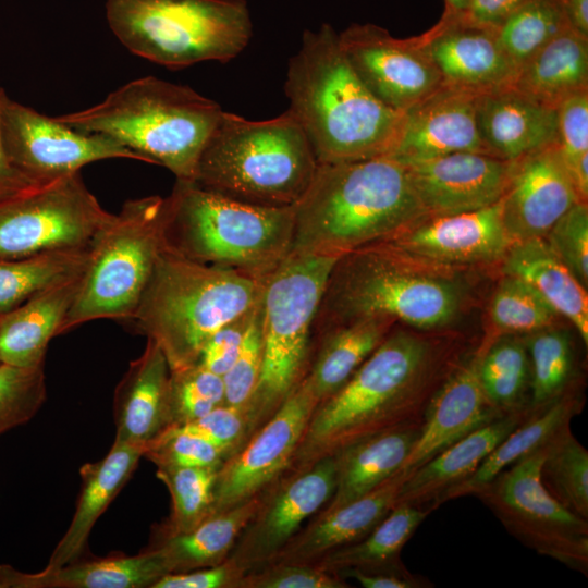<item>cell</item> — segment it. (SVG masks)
<instances>
[{
  "mask_svg": "<svg viewBox=\"0 0 588 588\" xmlns=\"http://www.w3.org/2000/svg\"><path fill=\"white\" fill-rule=\"evenodd\" d=\"M467 353L392 329L354 375L317 404L289 470L376 434L421 428L436 392Z\"/></svg>",
  "mask_w": 588,
  "mask_h": 588,
  "instance_id": "1",
  "label": "cell"
},
{
  "mask_svg": "<svg viewBox=\"0 0 588 588\" xmlns=\"http://www.w3.org/2000/svg\"><path fill=\"white\" fill-rule=\"evenodd\" d=\"M284 93L318 163L385 156L403 118L360 81L330 24L305 30L290 59Z\"/></svg>",
  "mask_w": 588,
  "mask_h": 588,
  "instance_id": "2",
  "label": "cell"
},
{
  "mask_svg": "<svg viewBox=\"0 0 588 588\" xmlns=\"http://www.w3.org/2000/svg\"><path fill=\"white\" fill-rule=\"evenodd\" d=\"M426 217L407 167L388 156L318 163L294 205L290 254L341 256L389 238Z\"/></svg>",
  "mask_w": 588,
  "mask_h": 588,
  "instance_id": "3",
  "label": "cell"
},
{
  "mask_svg": "<svg viewBox=\"0 0 588 588\" xmlns=\"http://www.w3.org/2000/svg\"><path fill=\"white\" fill-rule=\"evenodd\" d=\"M265 279L162 248L131 320L162 350L170 370L197 363L206 341L260 303Z\"/></svg>",
  "mask_w": 588,
  "mask_h": 588,
  "instance_id": "4",
  "label": "cell"
},
{
  "mask_svg": "<svg viewBox=\"0 0 588 588\" xmlns=\"http://www.w3.org/2000/svg\"><path fill=\"white\" fill-rule=\"evenodd\" d=\"M222 111L188 86L146 76L124 84L91 108L56 119L82 132L112 137L144 162L193 182Z\"/></svg>",
  "mask_w": 588,
  "mask_h": 588,
  "instance_id": "5",
  "label": "cell"
},
{
  "mask_svg": "<svg viewBox=\"0 0 588 588\" xmlns=\"http://www.w3.org/2000/svg\"><path fill=\"white\" fill-rule=\"evenodd\" d=\"M294 206L267 207L180 181L164 197L162 244L187 259L267 278L290 254Z\"/></svg>",
  "mask_w": 588,
  "mask_h": 588,
  "instance_id": "6",
  "label": "cell"
},
{
  "mask_svg": "<svg viewBox=\"0 0 588 588\" xmlns=\"http://www.w3.org/2000/svg\"><path fill=\"white\" fill-rule=\"evenodd\" d=\"M460 307V291L452 281L416 269V260L373 244L345 253L334 262L313 338L369 318H388L418 330L439 329L456 318Z\"/></svg>",
  "mask_w": 588,
  "mask_h": 588,
  "instance_id": "7",
  "label": "cell"
},
{
  "mask_svg": "<svg viewBox=\"0 0 588 588\" xmlns=\"http://www.w3.org/2000/svg\"><path fill=\"white\" fill-rule=\"evenodd\" d=\"M318 162L293 114L250 121L222 111L199 157L196 184L248 204L294 206Z\"/></svg>",
  "mask_w": 588,
  "mask_h": 588,
  "instance_id": "8",
  "label": "cell"
},
{
  "mask_svg": "<svg viewBox=\"0 0 588 588\" xmlns=\"http://www.w3.org/2000/svg\"><path fill=\"white\" fill-rule=\"evenodd\" d=\"M106 16L126 49L170 69L228 62L253 35L246 0H107Z\"/></svg>",
  "mask_w": 588,
  "mask_h": 588,
  "instance_id": "9",
  "label": "cell"
},
{
  "mask_svg": "<svg viewBox=\"0 0 588 588\" xmlns=\"http://www.w3.org/2000/svg\"><path fill=\"white\" fill-rule=\"evenodd\" d=\"M339 257L289 254L266 278L260 299L262 370L247 406L253 434L279 409L307 372L314 320Z\"/></svg>",
  "mask_w": 588,
  "mask_h": 588,
  "instance_id": "10",
  "label": "cell"
},
{
  "mask_svg": "<svg viewBox=\"0 0 588 588\" xmlns=\"http://www.w3.org/2000/svg\"><path fill=\"white\" fill-rule=\"evenodd\" d=\"M164 197L127 200L95 237L60 334L97 319H132L162 248Z\"/></svg>",
  "mask_w": 588,
  "mask_h": 588,
  "instance_id": "11",
  "label": "cell"
},
{
  "mask_svg": "<svg viewBox=\"0 0 588 588\" xmlns=\"http://www.w3.org/2000/svg\"><path fill=\"white\" fill-rule=\"evenodd\" d=\"M544 445L516 461L475 490L476 497L520 543L588 575V519L556 501L544 488Z\"/></svg>",
  "mask_w": 588,
  "mask_h": 588,
  "instance_id": "12",
  "label": "cell"
},
{
  "mask_svg": "<svg viewBox=\"0 0 588 588\" xmlns=\"http://www.w3.org/2000/svg\"><path fill=\"white\" fill-rule=\"evenodd\" d=\"M79 172L0 200V259L87 248L111 219Z\"/></svg>",
  "mask_w": 588,
  "mask_h": 588,
  "instance_id": "13",
  "label": "cell"
},
{
  "mask_svg": "<svg viewBox=\"0 0 588 588\" xmlns=\"http://www.w3.org/2000/svg\"><path fill=\"white\" fill-rule=\"evenodd\" d=\"M3 146L11 164L39 186L110 158L143 161L112 137L75 130L56 118L8 98L1 118Z\"/></svg>",
  "mask_w": 588,
  "mask_h": 588,
  "instance_id": "14",
  "label": "cell"
},
{
  "mask_svg": "<svg viewBox=\"0 0 588 588\" xmlns=\"http://www.w3.org/2000/svg\"><path fill=\"white\" fill-rule=\"evenodd\" d=\"M317 404L303 378L270 419L217 470L211 516L258 497L291 468Z\"/></svg>",
  "mask_w": 588,
  "mask_h": 588,
  "instance_id": "15",
  "label": "cell"
},
{
  "mask_svg": "<svg viewBox=\"0 0 588 588\" xmlns=\"http://www.w3.org/2000/svg\"><path fill=\"white\" fill-rule=\"evenodd\" d=\"M335 488L333 456L289 470L264 493L228 560L246 574L271 562L304 523L321 510Z\"/></svg>",
  "mask_w": 588,
  "mask_h": 588,
  "instance_id": "16",
  "label": "cell"
},
{
  "mask_svg": "<svg viewBox=\"0 0 588 588\" xmlns=\"http://www.w3.org/2000/svg\"><path fill=\"white\" fill-rule=\"evenodd\" d=\"M339 42L369 91L393 110L404 112L444 85L419 36L401 39L375 24H353Z\"/></svg>",
  "mask_w": 588,
  "mask_h": 588,
  "instance_id": "17",
  "label": "cell"
},
{
  "mask_svg": "<svg viewBox=\"0 0 588 588\" xmlns=\"http://www.w3.org/2000/svg\"><path fill=\"white\" fill-rule=\"evenodd\" d=\"M512 243L499 200L478 210L428 216L376 244L430 264L471 265L502 259Z\"/></svg>",
  "mask_w": 588,
  "mask_h": 588,
  "instance_id": "18",
  "label": "cell"
},
{
  "mask_svg": "<svg viewBox=\"0 0 588 588\" xmlns=\"http://www.w3.org/2000/svg\"><path fill=\"white\" fill-rule=\"evenodd\" d=\"M579 201L556 143L511 162L500 199L501 218L512 242L544 237Z\"/></svg>",
  "mask_w": 588,
  "mask_h": 588,
  "instance_id": "19",
  "label": "cell"
},
{
  "mask_svg": "<svg viewBox=\"0 0 588 588\" xmlns=\"http://www.w3.org/2000/svg\"><path fill=\"white\" fill-rule=\"evenodd\" d=\"M445 85L477 95L513 85L517 69L501 46L497 28L464 13L444 12L419 36Z\"/></svg>",
  "mask_w": 588,
  "mask_h": 588,
  "instance_id": "20",
  "label": "cell"
},
{
  "mask_svg": "<svg viewBox=\"0 0 588 588\" xmlns=\"http://www.w3.org/2000/svg\"><path fill=\"white\" fill-rule=\"evenodd\" d=\"M406 167L420 205L432 217L497 204L506 187L511 162L483 152L461 151Z\"/></svg>",
  "mask_w": 588,
  "mask_h": 588,
  "instance_id": "21",
  "label": "cell"
},
{
  "mask_svg": "<svg viewBox=\"0 0 588 588\" xmlns=\"http://www.w3.org/2000/svg\"><path fill=\"white\" fill-rule=\"evenodd\" d=\"M477 96L444 84L403 112L385 156L409 166L461 151L487 154L477 128Z\"/></svg>",
  "mask_w": 588,
  "mask_h": 588,
  "instance_id": "22",
  "label": "cell"
},
{
  "mask_svg": "<svg viewBox=\"0 0 588 588\" xmlns=\"http://www.w3.org/2000/svg\"><path fill=\"white\" fill-rule=\"evenodd\" d=\"M479 357L480 347L468 352L436 392L402 470L413 473L461 438L503 416L483 393Z\"/></svg>",
  "mask_w": 588,
  "mask_h": 588,
  "instance_id": "23",
  "label": "cell"
},
{
  "mask_svg": "<svg viewBox=\"0 0 588 588\" xmlns=\"http://www.w3.org/2000/svg\"><path fill=\"white\" fill-rule=\"evenodd\" d=\"M408 475L401 469L360 498L331 512H317L269 563L315 564L363 539L391 512Z\"/></svg>",
  "mask_w": 588,
  "mask_h": 588,
  "instance_id": "24",
  "label": "cell"
},
{
  "mask_svg": "<svg viewBox=\"0 0 588 588\" xmlns=\"http://www.w3.org/2000/svg\"><path fill=\"white\" fill-rule=\"evenodd\" d=\"M476 121L486 152L510 162L556 140V108L513 85L478 95Z\"/></svg>",
  "mask_w": 588,
  "mask_h": 588,
  "instance_id": "25",
  "label": "cell"
},
{
  "mask_svg": "<svg viewBox=\"0 0 588 588\" xmlns=\"http://www.w3.org/2000/svg\"><path fill=\"white\" fill-rule=\"evenodd\" d=\"M169 378L162 350L147 339L143 353L130 363L114 392V441L146 448L171 426Z\"/></svg>",
  "mask_w": 588,
  "mask_h": 588,
  "instance_id": "26",
  "label": "cell"
},
{
  "mask_svg": "<svg viewBox=\"0 0 588 588\" xmlns=\"http://www.w3.org/2000/svg\"><path fill=\"white\" fill-rule=\"evenodd\" d=\"M170 574L160 550L146 548L136 555L115 554L24 573L0 564V588H152Z\"/></svg>",
  "mask_w": 588,
  "mask_h": 588,
  "instance_id": "27",
  "label": "cell"
},
{
  "mask_svg": "<svg viewBox=\"0 0 588 588\" xmlns=\"http://www.w3.org/2000/svg\"><path fill=\"white\" fill-rule=\"evenodd\" d=\"M529 415L499 417L445 448L407 476L394 505L437 510L442 495L470 477L494 448Z\"/></svg>",
  "mask_w": 588,
  "mask_h": 588,
  "instance_id": "28",
  "label": "cell"
},
{
  "mask_svg": "<svg viewBox=\"0 0 588 588\" xmlns=\"http://www.w3.org/2000/svg\"><path fill=\"white\" fill-rule=\"evenodd\" d=\"M83 274L39 291L14 309L0 315V363L19 367L44 364L48 344L60 334Z\"/></svg>",
  "mask_w": 588,
  "mask_h": 588,
  "instance_id": "29",
  "label": "cell"
},
{
  "mask_svg": "<svg viewBox=\"0 0 588 588\" xmlns=\"http://www.w3.org/2000/svg\"><path fill=\"white\" fill-rule=\"evenodd\" d=\"M145 446L114 441L107 455L79 469L82 487L73 518L56 546L48 567H57L79 558L88 536L105 510L127 482Z\"/></svg>",
  "mask_w": 588,
  "mask_h": 588,
  "instance_id": "30",
  "label": "cell"
},
{
  "mask_svg": "<svg viewBox=\"0 0 588 588\" xmlns=\"http://www.w3.org/2000/svg\"><path fill=\"white\" fill-rule=\"evenodd\" d=\"M504 274L531 285L554 311L566 318L588 346V295L544 237L513 242L503 256Z\"/></svg>",
  "mask_w": 588,
  "mask_h": 588,
  "instance_id": "31",
  "label": "cell"
},
{
  "mask_svg": "<svg viewBox=\"0 0 588 588\" xmlns=\"http://www.w3.org/2000/svg\"><path fill=\"white\" fill-rule=\"evenodd\" d=\"M421 428L376 434L351 444L333 456L335 488L318 512H331L375 489L402 469Z\"/></svg>",
  "mask_w": 588,
  "mask_h": 588,
  "instance_id": "32",
  "label": "cell"
},
{
  "mask_svg": "<svg viewBox=\"0 0 588 588\" xmlns=\"http://www.w3.org/2000/svg\"><path fill=\"white\" fill-rule=\"evenodd\" d=\"M432 512L427 507L396 504L363 539L328 553L311 565L336 575L347 571L412 575L401 553L419 525Z\"/></svg>",
  "mask_w": 588,
  "mask_h": 588,
  "instance_id": "33",
  "label": "cell"
},
{
  "mask_svg": "<svg viewBox=\"0 0 588 588\" xmlns=\"http://www.w3.org/2000/svg\"><path fill=\"white\" fill-rule=\"evenodd\" d=\"M394 321L369 318L333 328L317 338L304 377L318 403L336 392L381 344Z\"/></svg>",
  "mask_w": 588,
  "mask_h": 588,
  "instance_id": "34",
  "label": "cell"
},
{
  "mask_svg": "<svg viewBox=\"0 0 588 588\" xmlns=\"http://www.w3.org/2000/svg\"><path fill=\"white\" fill-rule=\"evenodd\" d=\"M513 86L553 108L588 89V38L567 27L519 69Z\"/></svg>",
  "mask_w": 588,
  "mask_h": 588,
  "instance_id": "35",
  "label": "cell"
},
{
  "mask_svg": "<svg viewBox=\"0 0 588 588\" xmlns=\"http://www.w3.org/2000/svg\"><path fill=\"white\" fill-rule=\"evenodd\" d=\"M262 493L210 516L191 531L175 535L155 532L154 541L148 547L161 551L170 574L221 564L229 558L241 532L259 507Z\"/></svg>",
  "mask_w": 588,
  "mask_h": 588,
  "instance_id": "36",
  "label": "cell"
},
{
  "mask_svg": "<svg viewBox=\"0 0 588 588\" xmlns=\"http://www.w3.org/2000/svg\"><path fill=\"white\" fill-rule=\"evenodd\" d=\"M581 391L560 397L546 408L531 413L485 458L466 480L445 492L440 505L466 495L490 481L501 470L544 445L558 431L569 426L584 409Z\"/></svg>",
  "mask_w": 588,
  "mask_h": 588,
  "instance_id": "37",
  "label": "cell"
},
{
  "mask_svg": "<svg viewBox=\"0 0 588 588\" xmlns=\"http://www.w3.org/2000/svg\"><path fill=\"white\" fill-rule=\"evenodd\" d=\"M478 373L487 400L501 415L530 414L531 368L523 338L500 334L482 344Z\"/></svg>",
  "mask_w": 588,
  "mask_h": 588,
  "instance_id": "38",
  "label": "cell"
},
{
  "mask_svg": "<svg viewBox=\"0 0 588 588\" xmlns=\"http://www.w3.org/2000/svg\"><path fill=\"white\" fill-rule=\"evenodd\" d=\"M523 339L531 368L530 414L567 393L580 391L575 348L565 328L553 324Z\"/></svg>",
  "mask_w": 588,
  "mask_h": 588,
  "instance_id": "39",
  "label": "cell"
},
{
  "mask_svg": "<svg viewBox=\"0 0 588 588\" xmlns=\"http://www.w3.org/2000/svg\"><path fill=\"white\" fill-rule=\"evenodd\" d=\"M90 248L0 259V315L14 309L39 291L83 273L89 261Z\"/></svg>",
  "mask_w": 588,
  "mask_h": 588,
  "instance_id": "40",
  "label": "cell"
},
{
  "mask_svg": "<svg viewBox=\"0 0 588 588\" xmlns=\"http://www.w3.org/2000/svg\"><path fill=\"white\" fill-rule=\"evenodd\" d=\"M540 478L556 501L588 519V451L569 426L562 428L544 444Z\"/></svg>",
  "mask_w": 588,
  "mask_h": 588,
  "instance_id": "41",
  "label": "cell"
},
{
  "mask_svg": "<svg viewBox=\"0 0 588 588\" xmlns=\"http://www.w3.org/2000/svg\"><path fill=\"white\" fill-rule=\"evenodd\" d=\"M567 27L561 0H526L497 27L501 46L519 69Z\"/></svg>",
  "mask_w": 588,
  "mask_h": 588,
  "instance_id": "42",
  "label": "cell"
},
{
  "mask_svg": "<svg viewBox=\"0 0 588 588\" xmlns=\"http://www.w3.org/2000/svg\"><path fill=\"white\" fill-rule=\"evenodd\" d=\"M215 467H157L156 476L171 497V513L156 532L183 534L193 530L211 516Z\"/></svg>",
  "mask_w": 588,
  "mask_h": 588,
  "instance_id": "43",
  "label": "cell"
},
{
  "mask_svg": "<svg viewBox=\"0 0 588 588\" xmlns=\"http://www.w3.org/2000/svg\"><path fill=\"white\" fill-rule=\"evenodd\" d=\"M489 315L497 335H526L555 324L559 316L531 285L507 274L493 293Z\"/></svg>",
  "mask_w": 588,
  "mask_h": 588,
  "instance_id": "44",
  "label": "cell"
},
{
  "mask_svg": "<svg viewBox=\"0 0 588 588\" xmlns=\"http://www.w3.org/2000/svg\"><path fill=\"white\" fill-rule=\"evenodd\" d=\"M224 402L221 376L198 363L170 370L169 409L171 426L192 422Z\"/></svg>",
  "mask_w": 588,
  "mask_h": 588,
  "instance_id": "45",
  "label": "cell"
},
{
  "mask_svg": "<svg viewBox=\"0 0 588 588\" xmlns=\"http://www.w3.org/2000/svg\"><path fill=\"white\" fill-rule=\"evenodd\" d=\"M46 399L44 364L19 367L0 363V436L29 421Z\"/></svg>",
  "mask_w": 588,
  "mask_h": 588,
  "instance_id": "46",
  "label": "cell"
},
{
  "mask_svg": "<svg viewBox=\"0 0 588 588\" xmlns=\"http://www.w3.org/2000/svg\"><path fill=\"white\" fill-rule=\"evenodd\" d=\"M144 456L157 467L219 468L228 453L210 441L179 426H170L145 448Z\"/></svg>",
  "mask_w": 588,
  "mask_h": 588,
  "instance_id": "47",
  "label": "cell"
},
{
  "mask_svg": "<svg viewBox=\"0 0 588 588\" xmlns=\"http://www.w3.org/2000/svg\"><path fill=\"white\" fill-rule=\"evenodd\" d=\"M262 363L264 345L259 303L249 318L238 355L222 377L224 404L247 409L260 380Z\"/></svg>",
  "mask_w": 588,
  "mask_h": 588,
  "instance_id": "48",
  "label": "cell"
},
{
  "mask_svg": "<svg viewBox=\"0 0 588 588\" xmlns=\"http://www.w3.org/2000/svg\"><path fill=\"white\" fill-rule=\"evenodd\" d=\"M544 240L579 282L588 286V206L577 201L549 230Z\"/></svg>",
  "mask_w": 588,
  "mask_h": 588,
  "instance_id": "49",
  "label": "cell"
},
{
  "mask_svg": "<svg viewBox=\"0 0 588 588\" xmlns=\"http://www.w3.org/2000/svg\"><path fill=\"white\" fill-rule=\"evenodd\" d=\"M336 574L311 564L269 563L247 572L237 588H347Z\"/></svg>",
  "mask_w": 588,
  "mask_h": 588,
  "instance_id": "50",
  "label": "cell"
},
{
  "mask_svg": "<svg viewBox=\"0 0 588 588\" xmlns=\"http://www.w3.org/2000/svg\"><path fill=\"white\" fill-rule=\"evenodd\" d=\"M223 449L229 457L253 436L249 414L245 407L220 404L205 416L179 426Z\"/></svg>",
  "mask_w": 588,
  "mask_h": 588,
  "instance_id": "51",
  "label": "cell"
},
{
  "mask_svg": "<svg viewBox=\"0 0 588 588\" xmlns=\"http://www.w3.org/2000/svg\"><path fill=\"white\" fill-rule=\"evenodd\" d=\"M555 143L571 175L588 155V89L565 98L556 107Z\"/></svg>",
  "mask_w": 588,
  "mask_h": 588,
  "instance_id": "52",
  "label": "cell"
},
{
  "mask_svg": "<svg viewBox=\"0 0 588 588\" xmlns=\"http://www.w3.org/2000/svg\"><path fill=\"white\" fill-rule=\"evenodd\" d=\"M253 311L218 329L201 347L197 363L211 372L223 377L238 355Z\"/></svg>",
  "mask_w": 588,
  "mask_h": 588,
  "instance_id": "53",
  "label": "cell"
},
{
  "mask_svg": "<svg viewBox=\"0 0 588 588\" xmlns=\"http://www.w3.org/2000/svg\"><path fill=\"white\" fill-rule=\"evenodd\" d=\"M244 572L228 559L216 566L168 574L152 588H237Z\"/></svg>",
  "mask_w": 588,
  "mask_h": 588,
  "instance_id": "54",
  "label": "cell"
},
{
  "mask_svg": "<svg viewBox=\"0 0 588 588\" xmlns=\"http://www.w3.org/2000/svg\"><path fill=\"white\" fill-rule=\"evenodd\" d=\"M526 0H468L464 13L470 21L499 27Z\"/></svg>",
  "mask_w": 588,
  "mask_h": 588,
  "instance_id": "55",
  "label": "cell"
},
{
  "mask_svg": "<svg viewBox=\"0 0 588 588\" xmlns=\"http://www.w3.org/2000/svg\"><path fill=\"white\" fill-rule=\"evenodd\" d=\"M343 579L356 580L365 588H429L433 584L426 577L397 574H365L357 571H347L339 575Z\"/></svg>",
  "mask_w": 588,
  "mask_h": 588,
  "instance_id": "56",
  "label": "cell"
},
{
  "mask_svg": "<svg viewBox=\"0 0 588 588\" xmlns=\"http://www.w3.org/2000/svg\"><path fill=\"white\" fill-rule=\"evenodd\" d=\"M8 98L5 91L0 87V200L36 186L11 164L3 146L1 118Z\"/></svg>",
  "mask_w": 588,
  "mask_h": 588,
  "instance_id": "57",
  "label": "cell"
},
{
  "mask_svg": "<svg viewBox=\"0 0 588 588\" xmlns=\"http://www.w3.org/2000/svg\"><path fill=\"white\" fill-rule=\"evenodd\" d=\"M572 29L588 38V0H561Z\"/></svg>",
  "mask_w": 588,
  "mask_h": 588,
  "instance_id": "58",
  "label": "cell"
},
{
  "mask_svg": "<svg viewBox=\"0 0 588 588\" xmlns=\"http://www.w3.org/2000/svg\"><path fill=\"white\" fill-rule=\"evenodd\" d=\"M468 0H445L444 12L462 14L466 12Z\"/></svg>",
  "mask_w": 588,
  "mask_h": 588,
  "instance_id": "59",
  "label": "cell"
}]
</instances>
